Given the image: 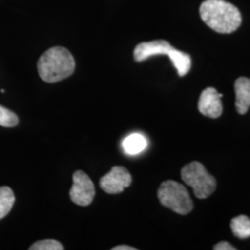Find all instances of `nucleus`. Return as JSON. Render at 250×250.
Segmentation results:
<instances>
[{
	"instance_id": "nucleus-1",
	"label": "nucleus",
	"mask_w": 250,
	"mask_h": 250,
	"mask_svg": "<svg viewBox=\"0 0 250 250\" xmlns=\"http://www.w3.org/2000/svg\"><path fill=\"white\" fill-rule=\"evenodd\" d=\"M199 12L206 24L221 34H231L241 25L240 11L224 0H206Z\"/></svg>"
},
{
	"instance_id": "nucleus-2",
	"label": "nucleus",
	"mask_w": 250,
	"mask_h": 250,
	"mask_svg": "<svg viewBox=\"0 0 250 250\" xmlns=\"http://www.w3.org/2000/svg\"><path fill=\"white\" fill-rule=\"evenodd\" d=\"M75 62L71 52L62 46H54L43 54L37 63L41 79L46 83H57L71 76Z\"/></svg>"
},
{
	"instance_id": "nucleus-3",
	"label": "nucleus",
	"mask_w": 250,
	"mask_h": 250,
	"mask_svg": "<svg viewBox=\"0 0 250 250\" xmlns=\"http://www.w3.org/2000/svg\"><path fill=\"white\" fill-rule=\"evenodd\" d=\"M158 197L162 205L178 214H188L193 209V201L188 189L175 181L163 182L158 190Z\"/></svg>"
},
{
	"instance_id": "nucleus-4",
	"label": "nucleus",
	"mask_w": 250,
	"mask_h": 250,
	"mask_svg": "<svg viewBox=\"0 0 250 250\" xmlns=\"http://www.w3.org/2000/svg\"><path fill=\"white\" fill-rule=\"evenodd\" d=\"M181 176L188 186L193 188L197 198H207L216 189V180L208 174L200 162L194 161L186 165L181 170Z\"/></svg>"
},
{
	"instance_id": "nucleus-5",
	"label": "nucleus",
	"mask_w": 250,
	"mask_h": 250,
	"mask_svg": "<svg viewBox=\"0 0 250 250\" xmlns=\"http://www.w3.org/2000/svg\"><path fill=\"white\" fill-rule=\"evenodd\" d=\"M73 184L70 197L76 205L85 207L92 203L95 197V187L89 176L83 170H76L72 176Z\"/></svg>"
},
{
	"instance_id": "nucleus-6",
	"label": "nucleus",
	"mask_w": 250,
	"mask_h": 250,
	"mask_svg": "<svg viewBox=\"0 0 250 250\" xmlns=\"http://www.w3.org/2000/svg\"><path fill=\"white\" fill-rule=\"evenodd\" d=\"M132 184L130 172L123 166H114L111 170L99 180V186L107 194L122 193Z\"/></svg>"
},
{
	"instance_id": "nucleus-7",
	"label": "nucleus",
	"mask_w": 250,
	"mask_h": 250,
	"mask_svg": "<svg viewBox=\"0 0 250 250\" xmlns=\"http://www.w3.org/2000/svg\"><path fill=\"white\" fill-rule=\"evenodd\" d=\"M223 94L217 92L213 87L206 88L200 95L198 101V110L204 116L216 119L223 113V103L221 99Z\"/></svg>"
},
{
	"instance_id": "nucleus-8",
	"label": "nucleus",
	"mask_w": 250,
	"mask_h": 250,
	"mask_svg": "<svg viewBox=\"0 0 250 250\" xmlns=\"http://www.w3.org/2000/svg\"><path fill=\"white\" fill-rule=\"evenodd\" d=\"M173 47L165 40H155L151 42H144L134 48V61L141 62L148 58L158 55H169Z\"/></svg>"
},
{
	"instance_id": "nucleus-9",
	"label": "nucleus",
	"mask_w": 250,
	"mask_h": 250,
	"mask_svg": "<svg viewBox=\"0 0 250 250\" xmlns=\"http://www.w3.org/2000/svg\"><path fill=\"white\" fill-rule=\"evenodd\" d=\"M235 107L239 114H246L250 107V79L240 77L234 83Z\"/></svg>"
},
{
	"instance_id": "nucleus-10",
	"label": "nucleus",
	"mask_w": 250,
	"mask_h": 250,
	"mask_svg": "<svg viewBox=\"0 0 250 250\" xmlns=\"http://www.w3.org/2000/svg\"><path fill=\"white\" fill-rule=\"evenodd\" d=\"M168 56L173 66L177 70L179 76L183 77L190 71L192 61H191V57L188 54L180 51L176 48H172Z\"/></svg>"
},
{
	"instance_id": "nucleus-11",
	"label": "nucleus",
	"mask_w": 250,
	"mask_h": 250,
	"mask_svg": "<svg viewBox=\"0 0 250 250\" xmlns=\"http://www.w3.org/2000/svg\"><path fill=\"white\" fill-rule=\"evenodd\" d=\"M146 146L147 140L143 134H130L123 141V147L129 155H137L144 151Z\"/></svg>"
},
{
	"instance_id": "nucleus-12",
	"label": "nucleus",
	"mask_w": 250,
	"mask_h": 250,
	"mask_svg": "<svg viewBox=\"0 0 250 250\" xmlns=\"http://www.w3.org/2000/svg\"><path fill=\"white\" fill-rule=\"evenodd\" d=\"M231 229L233 234L240 238L246 239L250 237V219L246 215H240L233 218L231 222Z\"/></svg>"
},
{
	"instance_id": "nucleus-13",
	"label": "nucleus",
	"mask_w": 250,
	"mask_h": 250,
	"mask_svg": "<svg viewBox=\"0 0 250 250\" xmlns=\"http://www.w3.org/2000/svg\"><path fill=\"white\" fill-rule=\"evenodd\" d=\"M15 197L13 191L8 187L0 188V220L9 214L13 204Z\"/></svg>"
},
{
	"instance_id": "nucleus-14",
	"label": "nucleus",
	"mask_w": 250,
	"mask_h": 250,
	"mask_svg": "<svg viewBox=\"0 0 250 250\" xmlns=\"http://www.w3.org/2000/svg\"><path fill=\"white\" fill-rule=\"evenodd\" d=\"M17 115L6 107L0 106V125L3 127H14L18 125Z\"/></svg>"
},
{
	"instance_id": "nucleus-15",
	"label": "nucleus",
	"mask_w": 250,
	"mask_h": 250,
	"mask_svg": "<svg viewBox=\"0 0 250 250\" xmlns=\"http://www.w3.org/2000/svg\"><path fill=\"white\" fill-rule=\"evenodd\" d=\"M30 250H63L64 247L62 243L54 239H45L37 241L33 244L30 248Z\"/></svg>"
},
{
	"instance_id": "nucleus-16",
	"label": "nucleus",
	"mask_w": 250,
	"mask_h": 250,
	"mask_svg": "<svg viewBox=\"0 0 250 250\" xmlns=\"http://www.w3.org/2000/svg\"><path fill=\"white\" fill-rule=\"evenodd\" d=\"M215 250H236L234 247H232L231 244H229L228 242H220L219 244H217L213 248Z\"/></svg>"
},
{
	"instance_id": "nucleus-17",
	"label": "nucleus",
	"mask_w": 250,
	"mask_h": 250,
	"mask_svg": "<svg viewBox=\"0 0 250 250\" xmlns=\"http://www.w3.org/2000/svg\"><path fill=\"white\" fill-rule=\"evenodd\" d=\"M112 250H136V249L132 248V247H129V246L123 245V246H117L115 248H113Z\"/></svg>"
}]
</instances>
